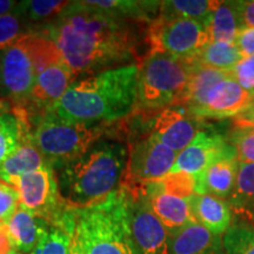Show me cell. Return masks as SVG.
<instances>
[{
  "label": "cell",
  "instance_id": "obj_1",
  "mask_svg": "<svg viewBox=\"0 0 254 254\" xmlns=\"http://www.w3.org/2000/svg\"><path fill=\"white\" fill-rule=\"evenodd\" d=\"M148 24L98 8L87 0L69 2L46 31L79 78L140 64L148 56Z\"/></svg>",
  "mask_w": 254,
  "mask_h": 254
},
{
  "label": "cell",
  "instance_id": "obj_2",
  "mask_svg": "<svg viewBox=\"0 0 254 254\" xmlns=\"http://www.w3.org/2000/svg\"><path fill=\"white\" fill-rule=\"evenodd\" d=\"M138 65H127L77 79L46 114L87 125L127 118L138 103Z\"/></svg>",
  "mask_w": 254,
  "mask_h": 254
},
{
  "label": "cell",
  "instance_id": "obj_3",
  "mask_svg": "<svg viewBox=\"0 0 254 254\" xmlns=\"http://www.w3.org/2000/svg\"><path fill=\"white\" fill-rule=\"evenodd\" d=\"M127 154L128 148L122 141L106 139L57 168L59 192L66 205L74 209L91 207L118 190Z\"/></svg>",
  "mask_w": 254,
  "mask_h": 254
},
{
  "label": "cell",
  "instance_id": "obj_4",
  "mask_svg": "<svg viewBox=\"0 0 254 254\" xmlns=\"http://www.w3.org/2000/svg\"><path fill=\"white\" fill-rule=\"evenodd\" d=\"M73 240L81 254H139L123 187L100 204L77 209Z\"/></svg>",
  "mask_w": 254,
  "mask_h": 254
},
{
  "label": "cell",
  "instance_id": "obj_5",
  "mask_svg": "<svg viewBox=\"0 0 254 254\" xmlns=\"http://www.w3.org/2000/svg\"><path fill=\"white\" fill-rule=\"evenodd\" d=\"M195 65V59H184L164 53L148 56L138 64V103L135 111L148 117L180 100Z\"/></svg>",
  "mask_w": 254,
  "mask_h": 254
},
{
  "label": "cell",
  "instance_id": "obj_6",
  "mask_svg": "<svg viewBox=\"0 0 254 254\" xmlns=\"http://www.w3.org/2000/svg\"><path fill=\"white\" fill-rule=\"evenodd\" d=\"M111 124L87 125L63 122L51 114L40 117L32 125L33 144L53 168L80 157L100 141Z\"/></svg>",
  "mask_w": 254,
  "mask_h": 254
},
{
  "label": "cell",
  "instance_id": "obj_7",
  "mask_svg": "<svg viewBox=\"0 0 254 254\" xmlns=\"http://www.w3.org/2000/svg\"><path fill=\"white\" fill-rule=\"evenodd\" d=\"M208 43L211 39L205 25L190 19L158 17L148 24L146 33L148 56L164 53L184 59H195Z\"/></svg>",
  "mask_w": 254,
  "mask_h": 254
},
{
  "label": "cell",
  "instance_id": "obj_8",
  "mask_svg": "<svg viewBox=\"0 0 254 254\" xmlns=\"http://www.w3.org/2000/svg\"><path fill=\"white\" fill-rule=\"evenodd\" d=\"M128 154L120 187L128 190H144L172 171L177 152L161 144L153 135L139 136L127 146Z\"/></svg>",
  "mask_w": 254,
  "mask_h": 254
},
{
  "label": "cell",
  "instance_id": "obj_9",
  "mask_svg": "<svg viewBox=\"0 0 254 254\" xmlns=\"http://www.w3.org/2000/svg\"><path fill=\"white\" fill-rule=\"evenodd\" d=\"M18 190L20 206L49 224L62 222L74 208L66 205L59 192L57 173L52 166H45L23 177L8 180Z\"/></svg>",
  "mask_w": 254,
  "mask_h": 254
},
{
  "label": "cell",
  "instance_id": "obj_10",
  "mask_svg": "<svg viewBox=\"0 0 254 254\" xmlns=\"http://www.w3.org/2000/svg\"><path fill=\"white\" fill-rule=\"evenodd\" d=\"M27 34L0 55L2 98L11 103L12 109H23L26 105L37 78Z\"/></svg>",
  "mask_w": 254,
  "mask_h": 254
},
{
  "label": "cell",
  "instance_id": "obj_11",
  "mask_svg": "<svg viewBox=\"0 0 254 254\" xmlns=\"http://www.w3.org/2000/svg\"><path fill=\"white\" fill-rule=\"evenodd\" d=\"M125 192L128 198L132 238L138 253L170 254L171 236L151 209L147 193H131L126 190Z\"/></svg>",
  "mask_w": 254,
  "mask_h": 254
},
{
  "label": "cell",
  "instance_id": "obj_12",
  "mask_svg": "<svg viewBox=\"0 0 254 254\" xmlns=\"http://www.w3.org/2000/svg\"><path fill=\"white\" fill-rule=\"evenodd\" d=\"M77 79V74L66 63L55 64L37 75L30 98L26 105L20 109L27 114L31 128L40 117L53 109Z\"/></svg>",
  "mask_w": 254,
  "mask_h": 254
},
{
  "label": "cell",
  "instance_id": "obj_13",
  "mask_svg": "<svg viewBox=\"0 0 254 254\" xmlns=\"http://www.w3.org/2000/svg\"><path fill=\"white\" fill-rule=\"evenodd\" d=\"M254 95L244 90L231 73L212 86L190 114L198 119L236 118L252 105Z\"/></svg>",
  "mask_w": 254,
  "mask_h": 254
},
{
  "label": "cell",
  "instance_id": "obj_14",
  "mask_svg": "<svg viewBox=\"0 0 254 254\" xmlns=\"http://www.w3.org/2000/svg\"><path fill=\"white\" fill-rule=\"evenodd\" d=\"M201 119L192 116L185 107L170 106L154 117L151 134L174 152H182L200 131L205 129Z\"/></svg>",
  "mask_w": 254,
  "mask_h": 254
},
{
  "label": "cell",
  "instance_id": "obj_15",
  "mask_svg": "<svg viewBox=\"0 0 254 254\" xmlns=\"http://www.w3.org/2000/svg\"><path fill=\"white\" fill-rule=\"evenodd\" d=\"M228 146L225 135L212 128L200 131L192 142L178 154L171 172H185L199 177Z\"/></svg>",
  "mask_w": 254,
  "mask_h": 254
},
{
  "label": "cell",
  "instance_id": "obj_16",
  "mask_svg": "<svg viewBox=\"0 0 254 254\" xmlns=\"http://www.w3.org/2000/svg\"><path fill=\"white\" fill-rule=\"evenodd\" d=\"M239 161L234 148L228 146L212 161L198 179V194H211L227 200L236 187Z\"/></svg>",
  "mask_w": 254,
  "mask_h": 254
},
{
  "label": "cell",
  "instance_id": "obj_17",
  "mask_svg": "<svg viewBox=\"0 0 254 254\" xmlns=\"http://www.w3.org/2000/svg\"><path fill=\"white\" fill-rule=\"evenodd\" d=\"M147 199L155 217L166 227L170 236L195 222L189 199L166 194L159 190L154 183L147 185Z\"/></svg>",
  "mask_w": 254,
  "mask_h": 254
},
{
  "label": "cell",
  "instance_id": "obj_18",
  "mask_svg": "<svg viewBox=\"0 0 254 254\" xmlns=\"http://www.w3.org/2000/svg\"><path fill=\"white\" fill-rule=\"evenodd\" d=\"M170 254H227L221 236L193 222L171 236Z\"/></svg>",
  "mask_w": 254,
  "mask_h": 254
},
{
  "label": "cell",
  "instance_id": "obj_19",
  "mask_svg": "<svg viewBox=\"0 0 254 254\" xmlns=\"http://www.w3.org/2000/svg\"><path fill=\"white\" fill-rule=\"evenodd\" d=\"M195 222L215 236H224L232 225L233 212L227 200L211 194H195L189 199Z\"/></svg>",
  "mask_w": 254,
  "mask_h": 254
},
{
  "label": "cell",
  "instance_id": "obj_20",
  "mask_svg": "<svg viewBox=\"0 0 254 254\" xmlns=\"http://www.w3.org/2000/svg\"><path fill=\"white\" fill-rule=\"evenodd\" d=\"M15 250L20 254H31L47 233L51 224L19 206L6 222Z\"/></svg>",
  "mask_w": 254,
  "mask_h": 254
},
{
  "label": "cell",
  "instance_id": "obj_21",
  "mask_svg": "<svg viewBox=\"0 0 254 254\" xmlns=\"http://www.w3.org/2000/svg\"><path fill=\"white\" fill-rule=\"evenodd\" d=\"M45 166H49V164L33 144L30 132L24 136L17 150L0 166V180L8 183L13 178L23 177Z\"/></svg>",
  "mask_w": 254,
  "mask_h": 254
},
{
  "label": "cell",
  "instance_id": "obj_22",
  "mask_svg": "<svg viewBox=\"0 0 254 254\" xmlns=\"http://www.w3.org/2000/svg\"><path fill=\"white\" fill-rule=\"evenodd\" d=\"M227 202L238 220L254 227V164L240 165L236 187Z\"/></svg>",
  "mask_w": 254,
  "mask_h": 254
},
{
  "label": "cell",
  "instance_id": "obj_23",
  "mask_svg": "<svg viewBox=\"0 0 254 254\" xmlns=\"http://www.w3.org/2000/svg\"><path fill=\"white\" fill-rule=\"evenodd\" d=\"M206 28L211 41L234 44L241 30L238 1H219L206 24Z\"/></svg>",
  "mask_w": 254,
  "mask_h": 254
},
{
  "label": "cell",
  "instance_id": "obj_24",
  "mask_svg": "<svg viewBox=\"0 0 254 254\" xmlns=\"http://www.w3.org/2000/svg\"><path fill=\"white\" fill-rule=\"evenodd\" d=\"M30 132L31 124L23 111L12 110L0 114V166Z\"/></svg>",
  "mask_w": 254,
  "mask_h": 254
},
{
  "label": "cell",
  "instance_id": "obj_25",
  "mask_svg": "<svg viewBox=\"0 0 254 254\" xmlns=\"http://www.w3.org/2000/svg\"><path fill=\"white\" fill-rule=\"evenodd\" d=\"M75 214L77 209H73L62 222L51 225L31 254H69L75 230Z\"/></svg>",
  "mask_w": 254,
  "mask_h": 254
},
{
  "label": "cell",
  "instance_id": "obj_26",
  "mask_svg": "<svg viewBox=\"0 0 254 254\" xmlns=\"http://www.w3.org/2000/svg\"><path fill=\"white\" fill-rule=\"evenodd\" d=\"M219 1L209 0H170L161 1L158 17L164 19H190L206 26Z\"/></svg>",
  "mask_w": 254,
  "mask_h": 254
},
{
  "label": "cell",
  "instance_id": "obj_27",
  "mask_svg": "<svg viewBox=\"0 0 254 254\" xmlns=\"http://www.w3.org/2000/svg\"><path fill=\"white\" fill-rule=\"evenodd\" d=\"M69 2L62 0H31L19 2V7L32 31L36 32L44 30L58 19Z\"/></svg>",
  "mask_w": 254,
  "mask_h": 254
},
{
  "label": "cell",
  "instance_id": "obj_28",
  "mask_svg": "<svg viewBox=\"0 0 254 254\" xmlns=\"http://www.w3.org/2000/svg\"><path fill=\"white\" fill-rule=\"evenodd\" d=\"M243 58L234 44L211 41L198 53L195 62L206 67L231 72Z\"/></svg>",
  "mask_w": 254,
  "mask_h": 254
},
{
  "label": "cell",
  "instance_id": "obj_29",
  "mask_svg": "<svg viewBox=\"0 0 254 254\" xmlns=\"http://www.w3.org/2000/svg\"><path fill=\"white\" fill-rule=\"evenodd\" d=\"M30 32L33 31L21 13L18 2L11 12L0 17V55Z\"/></svg>",
  "mask_w": 254,
  "mask_h": 254
},
{
  "label": "cell",
  "instance_id": "obj_30",
  "mask_svg": "<svg viewBox=\"0 0 254 254\" xmlns=\"http://www.w3.org/2000/svg\"><path fill=\"white\" fill-rule=\"evenodd\" d=\"M222 241L227 254H254V227L241 220L232 222Z\"/></svg>",
  "mask_w": 254,
  "mask_h": 254
},
{
  "label": "cell",
  "instance_id": "obj_31",
  "mask_svg": "<svg viewBox=\"0 0 254 254\" xmlns=\"http://www.w3.org/2000/svg\"><path fill=\"white\" fill-rule=\"evenodd\" d=\"M154 184L159 190L177 198L190 199L198 194V179L185 172H170Z\"/></svg>",
  "mask_w": 254,
  "mask_h": 254
},
{
  "label": "cell",
  "instance_id": "obj_32",
  "mask_svg": "<svg viewBox=\"0 0 254 254\" xmlns=\"http://www.w3.org/2000/svg\"><path fill=\"white\" fill-rule=\"evenodd\" d=\"M225 138L236 151L240 165L254 164V127L233 125Z\"/></svg>",
  "mask_w": 254,
  "mask_h": 254
},
{
  "label": "cell",
  "instance_id": "obj_33",
  "mask_svg": "<svg viewBox=\"0 0 254 254\" xmlns=\"http://www.w3.org/2000/svg\"><path fill=\"white\" fill-rule=\"evenodd\" d=\"M20 206L18 190L9 184L0 180V224H6Z\"/></svg>",
  "mask_w": 254,
  "mask_h": 254
},
{
  "label": "cell",
  "instance_id": "obj_34",
  "mask_svg": "<svg viewBox=\"0 0 254 254\" xmlns=\"http://www.w3.org/2000/svg\"><path fill=\"white\" fill-rule=\"evenodd\" d=\"M230 73L244 90L254 95V56L241 59Z\"/></svg>",
  "mask_w": 254,
  "mask_h": 254
},
{
  "label": "cell",
  "instance_id": "obj_35",
  "mask_svg": "<svg viewBox=\"0 0 254 254\" xmlns=\"http://www.w3.org/2000/svg\"><path fill=\"white\" fill-rule=\"evenodd\" d=\"M234 45L244 58L254 56V27L241 28L234 40Z\"/></svg>",
  "mask_w": 254,
  "mask_h": 254
},
{
  "label": "cell",
  "instance_id": "obj_36",
  "mask_svg": "<svg viewBox=\"0 0 254 254\" xmlns=\"http://www.w3.org/2000/svg\"><path fill=\"white\" fill-rule=\"evenodd\" d=\"M238 11H239L241 28L254 27V0L238 1Z\"/></svg>",
  "mask_w": 254,
  "mask_h": 254
},
{
  "label": "cell",
  "instance_id": "obj_37",
  "mask_svg": "<svg viewBox=\"0 0 254 254\" xmlns=\"http://www.w3.org/2000/svg\"><path fill=\"white\" fill-rule=\"evenodd\" d=\"M0 254H20L15 250L6 224H0Z\"/></svg>",
  "mask_w": 254,
  "mask_h": 254
},
{
  "label": "cell",
  "instance_id": "obj_38",
  "mask_svg": "<svg viewBox=\"0 0 254 254\" xmlns=\"http://www.w3.org/2000/svg\"><path fill=\"white\" fill-rule=\"evenodd\" d=\"M233 125L254 127V100L249 109L233 118Z\"/></svg>",
  "mask_w": 254,
  "mask_h": 254
},
{
  "label": "cell",
  "instance_id": "obj_39",
  "mask_svg": "<svg viewBox=\"0 0 254 254\" xmlns=\"http://www.w3.org/2000/svg\"><path fill=\"white\" fill-rule=\"evenodd\" d=\"M17 4L18 2L9 1V0H0V17L11 12L17 6Z\"/></svg>",
  "mask_w": 254,
  "mask_h": 254
},
{
  "label": "cell",
  "instance_id": "obj_40",
  "mask_svg": "<svg viewBox=\"0 0 254 254\" xmlns=\"http://www.w3.org/2000/svg\"><path fill=\"white\" fill-rule=\"evenodd\" d=\"M12 111V105L8 100L0 98V114Z\"/></svg>",
  "mask_w": 254,
  "mask_h": 254
},
{
  "label": "cell",
  "instance_id": "obj_41",
  "mask_svg": "<svg viewBox=\"0 0 254 254\" xmlns=\"http://www.w3.org/2000/svg\"><path fill=\"white\" fill-rule=\"evenodd\" d=\"M69 254H81L80 250H79L77 243H75L74 240H72V246L71 250H69Z\"/></svg>",
  "mask_w": 254,
  "mask_h": 254
},
{
  "label": "cell",
  "instance_id": "obj_42",
  "mask_svg": "<svg viewBox=\"0 0 254 254\" xmlns=\"http://www.w3.org/2000/svg\"><path fill=\"white\" fill-rule=\"evenodd\" d=\"M0 98H2V87H1V56H0ZM4 99V98H2Z\"/></svg>",
  "mask_w": 254,
  "mask_h": 254
}]
</instances>
